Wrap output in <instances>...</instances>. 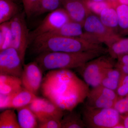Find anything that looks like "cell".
Wrapping results in <instances>:
<instances>
[{"instance_id":"obj_1","label":"cell","mask_w":128,"mask_h":128,"mask_svg":"<svg viewBox=\"0 0 128 128\" xmlns=\"http://www.w3.org/2000/svg\"><path fill=\"white\" fill-rule=\"evenodd\" d=\"M89 86L70 69H58L48 71L40 89L45 98L69 112L86 98Z\"/></svg>"},{"instance_id":"obj_2","label":"cell","mask_w":128,"mask_h":128,"mask_svg":"<svg viewBox=\"0 0 128 128\" xmlns=\"http://www.w3.org/2000/svg\"><path fill=\"white\" fill-rule=\"evenodd\" d=\"M107 54V48L78 52H47L38 54L35 61L43 72L78 68L90 60Z\"/></svg>"},{"instance_id":"obj_3","label":"cell","mask_w":128,"mask_h":128,"mask_svg":"<svg viewBox=\"0 0 128 128\" xmlns=\"http://www.w3.org/2000/svg\"><path fill=\"white\" fill-rule=\"evenodd\" d=\"M32 42V50L38 55L47 52H78L105 48L102 44L76 37L41 35Z\"/></svg>"},{"instance_id":"obj_4","label":"cell","mask_w":128,"mask_h":128,"mask_svg":"<svg viewBox=\"0 0 128 128\" xmlns=\"http://www.w3.org/2000/svg\"><path fill=\"white\" fill-rule=\"evenodd\" d=\"M115 60L106 54L90 60L77 69L85 82L89 86L95 87L100 84L108 70L115 66L116 62Z\"/></svg>"},{"instance_id":"obj_5","label":"cell","mask_w":128,"mask_h":128,"mask_svg":"<svg viewBox=\"0 0 128 128\" xmlns=\"http://www.w3.org/2000/svg\"><path fill=\"white\" fill-rule=\"evenodd\" d=\"M82 117L89 128H114L121 122V114L114 108H98L85 105Z\"/></svg>"},{"instance_id":"obj_6","label":"cell","mask_w":128,"mask_h":128,"mask_svg":"<svg viewBox=\"0 0 128 128\" xmlns=\"http://www.w3.org/2000/svg\"><path fill=\"white\" fill-rule=\"evenodd\" d=\"M84 39L99 44H105L107 47L120 37L118 34L104 25L96 14L91 13L83 24Z\"/></svg>"},{"instance_id":"obj_7","label":"cell","mask_w":128,"mask_h":128,"mask_svg":"<svg viewBox=\"0 0 128 128\" xmlns=\"http://www.w3.org/2000/svg\"><path fill=\"white\" fill-rule=\"evenodd\" d=\"M25 12H19L10 20L12 34L11 48L18 51L24 64L26 51L30 44L29 32L25 21Z\"/></svg>"},{"instance_id":"obj_8","label":"cell","mask_w":128,"mask_h":128,"mask_svg":"<svg viewBox=\"0 0 128 128\" xmlns=\"http://www.w3.org/2000/svg\"><path fill=\"white\" fill-rule=\"evenodd\" d=\"M70 20L68 14L63 8L49 12L38 26L30 32V43L36 37L53 32Z\"/></svg>"},{"instance_id":"obj_9","label":"cell","mask_w":128,"mask_h":128,"mask_svg":"<svg viewBox=\"0 0 128 128\" xmlns=\"http://www.w3.org/2000/svg\"><path fill=\"white\" fill-rule=\"evenodd\" d=\"M118 98L116 92L99 85L89 90L85 105L98 108H114Z\"/></svg>"},{"instance_id":"obj_10","label":"cell","mask_w":128,"mask_h":128,"mask_svg":"<svg viewBox=\"0 0 128 128\" xmlns=\"http://www.w3.org/2000/svg\"><path fill=\"white\" fill-rule=\"evenodd\" d=\"M24 65L19 54L14 48H8L0 51V74L20 78Z\"/></svg>"},{"instance_id":"obj_11","label":"cell","mask_w":128,"mask_h":128,"mask_svg":"<svg viewBox=\"0 0 128 128\" xmlns=\"http://www.w3.org/2000/svg\"><path fill=\"white\" fill-rule=\"evenodd\" d=\"M43 70L36 61L24 65L20 78L23 87L36 95L41 88Z\"/></svg>"},{"instance_id":"obj_12","label":"cell","mask_w":128,"mask_h":128,"mask_svg":"<svg viewBox=\"0 0 128 128\" xmlns=\"http://www.w3.org/2000/svg\"><path fill=\"white\" fill-rule=\"evenodd\" d=\"M62 6L71 20L82 25L86 17L92 13L85 0H64Z\"/></svg>"},{"instance_id":"obj_13","label":"cell","mask_w":128,"mask_h":128,"mask_svg":"<svg viewBox=\"0 0 128 128\" xmlns=\"http://www.w3.org/2000/svg\"><path fill=\"white\" fill-rule=\"evenodd\" d=\"M41 35L60 36L83 38L84 36V33L83 30V25L78 22L70 20L59 28L53 32Z\"/></svg>"},{"instance_id":"obj_14","label":"cell","mask_w":128,"mask_h":128,"mask_svg":"<svg viewBox=\"0 0 128 128\" xmlns=\"http://www.w3.org/2000/svg\"><path fill=\"white\" fill-rule=\"evenodd\" d=\"M22 87L19 77L9 75L0 74V94H14Z\"/></svg>"},{"instance_id":"obj_15","label":"cell","mask_w":128,"mask_h":128,"mask_svg":"<svg viewBox=\"0 0 128 128\" xmlns=\"http://www.w3.org/2000/svg\"><path fill=\"white\" fill-rule=\"evenodd\" d=\"M37 97L36 95L22 87L12 96L9 108L16 109L28 106Z\"/></svg>"},{"instance_id":"obj_16","label":"cell","mask_w":128,"mask_h":128,"mask_svg":"<svg viewBox=\"0 0 128 128\" xmlns=\"http://www.w3.org/2000/svg\"><path fill=\"white\" fill-rule=\"evenodd\" d=\"M16 110L20 128H38V120L28 105Z\"/></svg>"},{"instance_id":"obj_17","label":"cell","mask_w":128,"mask_h":128,"mask_svg":"<svg viewBox=\"0 0 128 128\" xmlns=\"http://www.w3.org/2000/svg\"><path fill=\"white\" fill-rule=\"evenodd\" d=\"M122 74L121 70L115 66L108 69L102 79L100 85L116 92Z\"/></svg>"},{"instance_id":"obj_18","label":"cell","mask_w":128,"mask_h":128,"mask_svg":"<svg viewBox=\"0 0 128 128\" xmlns=\"http://www.w3.org/2000/svg\"><path fill=\"white\" fill-rule=\"evenodd\" d=\"M99 16L101 22L106 27L118 34V18L115 8L110 6L105 8L101 12Z\"/></svg>"},{"instance_id":"obj_19","label":"cell","mask_w":128,"mask_h":128,"mask_svg":"<svg viewBox=\"0 0 128 128\" xmlns=\"http://www.w3.org/2000/svg\"><path fill=\"white\" fill-rule=\"evenodd\" d=\"M19 8L12 0H0V23L10 21L19 13Z\"/></svg>"},{"instance_id":"obj_20","label":"cell","mask_w":128,"mask_h":128,"mask_svg":"<svg viewBox=\"0 0 128 128\" xmlns=\"http://www.w3.org/2000/svg\"><path fill=\"white\" fill-rule=\"evenodd\" d=\"M42 113L43 118L42 121L48 119L61 120L64 114V111L45 98H42Z\"/></svg>"},{"instance_id":"obj_21","label":"cell","mask_w":128,"mask_h":128,"mask_svg":"<svg viewBox=\"0 0 128 128\" xmlns=\"http://www.w3.org/2000/svg\"><path fill=\"white\" fill-rule=\"evenodd\" d=\"M64 114L61 120V128H86L82 117L78 113L73 111Z\"/></svg>"},{"instance_id":"obj_22","label":"cell","mask_w":128,"mask_h":128,"mask_svg":"<svg viewBox=\"0 0 128 128\" xmlns=\"http://www.w3.org/2000/svg\"><path fill=\"white\" fill-rule=\"evenodd\" d=\"M107 50L108 54L115 60L120 56L128 54V38L119 37L107 46Z\"/></svg>"},{"instance_id":"obj_23","label":"cell","mask_w":128,"mask_h":128,"mask_svg":"<svg viewBox=\"0 0 128 128\" xmlns=\"http://www.w3.org/2000/svg\"><path fill=\"white\" fill-rule=\"evenodd\" d=\"M64 0H39L34 10L32 16H38L50 12L62 6Z\"/></svg>"},{"instance_id":"obj_24","label":"cell","mask_w":128,"mask_h":128,"mask_svg":"<svg viewBox=\"0 0 128 128\" xmlns=\"http://www.w3.org/2000/svg\"><path fill=\"white\" fill-rule=\"evenodd\" d=\"M14 108H7L0 114V128H20Z\"/></svg>"},{"instance_id":"obj_25","label":"cell","mask_w":128,"mask_h":128,"mask_svg":"<svg viewBox=\"0 0 128 128\" xmlns=\"http://www.w3.org/2000/svg\"><path fill=\"white\" fill-rule=\"evenodd\" d=\"M12 34L10 21L0 25V51L11 48Z\"/></svg>"},{"instance_id":"obj_26","label":"cell","mask_w":128,"mask_h":128,"mask_svg":"<svg viewBox=\"0 0 128 128\" xmlns=\"http://www.w3.org/2000/svg\"><path fill=\"white\" fill-rule=\"evenodd\" d=\"M118 18V29L128 33V5L117 3L115 7Z\"/></svg>"},{"instance_id":"obj_27","label":"cell","mask_w":128,"mask_h":128,"mask_svg":"<svg viewBox=\"0 0 128 128\" xmlns=\"http://www.w3.org/2000/svg\"><path fill=\"white\" fill-rule=\"evenodd\" d=\"M87 7L92 13L96 15H100L104 10L110 6L112 4L108 0L105 1L96 2L90 0H85Z\"/></svg>"},{"instance_id":"obj_28","label":"cell","mask_w":128,"mask_h":128,"mask_svg":"<svg viewBox=\"0 0 128 128\" xmlns=\"http://www.w3.org/2000/svg\"><path fill=\"white\" fill-rule=\"evenodd\" d=\"M28 106L36 115L38 122L42 121V98L37 97Z\"/></svg>"},{"instance_id":"obj_29","label":"cell","mask_w":128,"mask_h":128,"mask_svg":"<svg viewBox=\"0 0 128 128\" xmlns=\"http://www.w3.org/2000/svg\"><path fill=\"white\" fill-rule=\"evenodd\" d=\"M116 92L118 98H122L128 94V74L123 73Z\"/></svg>"},{"instance_id":"obj_30","label":"cell","mask_w":128,"mask_h":128,"mask_svg":"<svg viewBox=\"0 0 128 128\" xmlns=\"http://www.w3.org/2000/svg\"><path fill=\"white\" fill-rule=\"evenodd\" d=\"M114 108L120 114L128 113V96L118 98L115 102Z\"/></svg>"},{"instance_id":"obj_31","label":"cell","mask_w":128,"mask_h":128,"mask_svg":"<svg viewBox=\"0 0 128 128\" xmlns=\"http://www.w3.org/2000/svg\"><path fill=\"white\" fill-rule=\"evenodd\" d=\"M38 128H61V120L56 119L46 120L38 122Z\"/></svg>"},{"instance_id":"obj_32","label":"cell","mask_w":128,"mask_h":128,"mask_svg":"<svg viewBox=\"0 0 128 128\" xmlns=\"http://www.w3.org/2000/svg\"><path fill=\"white\" fill-rule=\"evenodd\" d=\"M39 0H22L24 12L28 18L32 16L36 5Z\"/></svg>"},{"instance_id":"obj_33","label":"cell","mask_w":128,"mask_h":128,"mask_svg":"<svg viewBox=\"0 0 128 128\" xmlns=\"http://www.w3.org/2000/svg\"><path fill=\"white\" fill-rule=\"evenodd\" d=\"M115 67L120 69L123 73L128 74V65H124L118 64L116 62Z\"/></svg>"},{"instance_id":"obj_34","label":"cell","mask_w":128,"mask_h":128,"mask_svg":"<svg viewBox=\"0 0 128 128\" xmlns=\"http://www.w3.org/2000/svg\"><path fill=\"white\" fill-rule=\"evenodd\" d=\"M121 119L124 128H128V113L121 114Z\"/></svg>"},{"instance_id":"obj_35","label":"cell","mask_w":128,"mask_h":128,"mask_svg":"<svg viewBox=\"0 0 128 128\" xmlns=\"http://www.w3.org/2000/svg\"><path fill=\"white\" fill-rule=\"evenodd\" d=\"M112 5L113 6H114L117 3V0H108Z\"/></svg>"},{"instance_id":"obj_36","label":"cell","mask_w":128,"mask_h":128,"mask_svg":"<svg viewBox=\"0 0 128 128\" xmlns=\"http://www.w3.org/2000/svg\"><path fill=\"white\" fill-rule=\"evenodd\" d=\"M90 0L96 2H100L105 1L107 0Z\"/></svg>"},{"instance_id":"obj_37","label":"cell","mask_w":128,"mask_h":128,"mask_svg":"<svg viewBox=\"0 0 128 128\" xmlns=\"http://www.w3.org/2000/svg\"><path fill=\"white\" fill-rule=\"evenodd\" d=\"M13 1L15 2H17L19 0H12Z\"/></svg>"},{"instance_id":"obj_38","label":"cell","mask_w":128,"mask_h":128,"mask_svg":"<svg viewBox=\"0 0 128 128\" xmlns=\"http://www.w3.org/2000/svg\"></svg>"}]
</instances>
